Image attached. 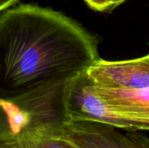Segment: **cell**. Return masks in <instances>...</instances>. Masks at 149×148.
Here are the masks:
<instances>
[{
  "label": "cell",
  "mask_w": 149,
  "mask_h": 148,
  "mask_svg": "<svg viewBox=\"0 0 149 148\" xmlns=\"http://www.w3.org/2000/svg\"><path fill=\"white\" fill-rule=\"evenodd\" d=\"M98 59L96 38L60 11L26 3L0 14V98L70 80Z\"/></svg>",
  "instance_id": "cell-1"
},
{
  "label": "cell",
  "mask_w": 149,
  "mask_h": 148,
  "mask_svg": "<svg viewBox=\"0 0 149 148\" xmlns=\"http://www.w3.org/2000/svg\"><path fill=\"white\" fill-rule=\"evenodd\" d=\"M58 81L10 98H0V138L19 142L39 133L58 134L68 121L65 93Z\"/></svg>",
  "instance_id": "cell-2"
},
{
  "label": "cell",
  "mask_w": 149,
  "mask_h": 148,
  "mask_svg": "<svg viewBox=\"0 0 149 148\" xmlns=\"http://www.w3.org/2000/svg\"><path fill=\"white\" fill-rule=\"evenodd\" d=\"M65 103L69 120L95 121L126 131H149V122L120 112L100 97L86 72L67 82Z\"/></svg>",
  "instance_id": "cell-3"
},
{
  "label": "cell",
  "mask_w": 149,
  "mask_h": 148,
  "mask_svg": "<svg viewBox=\"0 0 149 148\" xmlns=\"http://www.w3.org/2000/svg\"><path fill=\"white\" fill-rule=\"evenodd\" d=\"M59 135L78 148H149V138L140 131H121L95 121L68 120Z\"/></svg>",
  "instance_id": "cell-4"
},
{
  "label": "cell",
  "mask_w": 149,
  "mask_h": 148,
  "mask_svg": "<svg viewBox=\"0 0 149 148\" xmlns=\"http://www.w3.org/2000/svg\"><path fill=\"white\" fill-rule=\"evenodd\" d=\"M97 85L114 88H149V54L122 61L98 59L86 71Z\"/></svg>",
  "instance_id": "cell-5"
},
{
  "label": "cell",
  "mask_w": 149,
  "mask_h": 148,
  "mask_svg": "<svg viewBox=\"0 0 149 148\" xmlns=\"http://www.w3.org/2000/svg\"><path fill=\"white\" fill-rule=\"evenodd\" d=\"M93 84L98 94L120 112L149 122V88H114Z\"/></svg>",
  "instance_id": "cell-6"
},
{
  "label": "cell",
  "mask_w": 149,
  "mask_h": 148,
  "mask_svg": "<svg viewBox=\"0 0 149 148\" xmlns=\"http://www.w3.org/2000/svg\"><path fill=\"white\" fill-rule=\"evenodd\" d=\"M20 148H78L59 134L39 133L18 142Z\"/></svg>",
  "instance_id": "cell-7"
},
{
  "label": "cell",
  "mask_w": 149,
  "mask_h": 148,
  "mask_svg": "<svg viewBox=\"0 0 149 148\" xmlns=\"http://www.w3.org/2000/svg\"><path fill=\"white\" fill-rule=\"evenodd\" d=\"M86 4L93 10L97 11L112 10L113 0H84Z\"/></svg>",
  "instance_id": "cell-8"
},
{
  "label": "cell",
  "mask_w": 149,
  "mask_h": 148,
  "mask_svg": "<svg viewBox=\"0 0 149 148\" xmlns=\"http://www.w3.org/2000/svg\"><path fill=\"white\" fill-rule=\"evenodd\" d=\"M21 0H0V12L14 6Z\"/></svg>",
  "instance_id": "cell-9"
},
{
  "label": "cell",
  "mask_w": 149,
  "mask_h": 148,
  "mask_svg": "<svg viewBox=\"0 0 149 148\" xmlns=\"http://www.w3.org/2000/svg\"><path fill=\"white\" fill-rule=\"evenodd\" d=\"M0 148H20L19 145L16 141L1 139L0 138Z\"/></svg>",
  "instance_id": "cell-10"
},
{
  "label": "cell",
  "mask_w": 149,
  "mask_h": 148,
  "mask_svg": "<svg viewBox=\"0 0 149 148\" xmlns=\"http://www.w3.org/2000/svg\"><path fill=\"white\" fill-rule=\"evenodd\" d=\"M126 0H113L112 2V10H113L114 8H116L118 5L121 4L122 3H124Z\"/></svg>",
  "instance_id": "cell-11"
}]
</instances>
